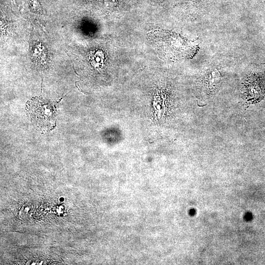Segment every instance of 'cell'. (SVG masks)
<instances>
[{
    "label": "cell",
    "mask_w": 265,
    "mask_h": 265,
    "mask_svg": "<svg viewBox=\"0 0 265 265\" xmlns=\"http://www.w3.org/2000/svg\"><path fill=\"white\" fill-rule=\"evenodd\" d=\"M26 109L40 131H49L55 126V108L53 105L45 102L42 98L35 97L28 100Z\"/></svg>",
    "instance_id": "obj_1"
}]
</instances>
